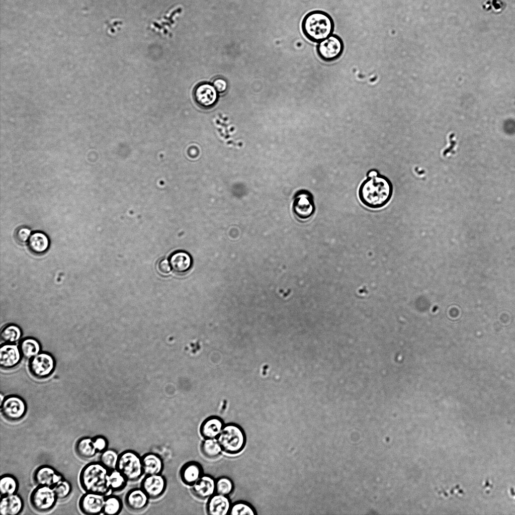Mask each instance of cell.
Listing matches in <instances>:
<instances>
[{"instance_id":"obj_1","label":"cell","mask_w":515,"mask_h":515,"mask_svg":"<svg viewBox=\"0 0 515 515\" xmlns=\"http://www.w3.org/2000/svg\"><path fill=\"white\" fill-rule=\"evenodd\" d=\"M393 192L391 181L379 173L374 177H367L362 182L359 188L358 196L361 202L366 207L379 209L388 203Z\"/></svg>"},{"instance_id":"obj_2","label":"cell","mask_w":515,"mask_h":515,"mask_svg":"<svg viewBox=\"0 0 515 515\" xmlns=\"http://www.w3.org/2000/svg\"><path fill=\"white\" fill-rule=\"evenodd\" d=\"M110 470L100 461L92 462L85 465L79 475V482L84 492L107 495L112 491L109 487Z\"/></svg>"},{"instance_id":"obj_3","label":"cell","mask_w":515,"mask_h":515,"mask_svg":"<svg viewBox=\"0 0 515 515\" xmlns=\"http://www.w3.org/2000/svg\"><path fill=\"white\" fill-rule=\"evenodd\" d=\"M334 24L327 13L315 10L308 13L302 22V32L310 41L319 43L332 34Z\"/></svg>"},{"instance_id":"obj_4","label":"cell","mask_w":515,"mask_h":515,"mask_svg":"<svg viewBox=\"0 0 515 515\" xmlns=\"http://www.w3.org/2000/svg\"><path fill=\"white\" fill-rule=\"evenodd\" d=\"M217 440L223 452L231 455L240 453L244 448L246 437L243 429L235 423L225 424Z\"/></svg>"},{"instance_id":"obj_5","label":"cell","mask_w":515,"mask_h":515,"mask_svg":"<svg viewBox=\"0 0 515 515\" xmlns=\"http://www.w3.org/2000/svg\"><path fill=\"white\" fill-rule=\"evenodd\" d=\"M116 469L120 471L128 481L138 480L144 475L141 456L131 450L119 454Z\"/></svg>"},{"instance_id":"obj_6","label":"cell","mask_w":515,"mask_h":515,"mask_svg":"<svg viewBox=\"0 0 515 515\" xmlns=\"http://www.w3.org/2000/svg\"><path fill=\"white\" fill-rule=\"evenodd\" d=\"M29 500L34 510L40 512H46L55 507L58 499L53 488L37 485L31 492Z\"/></svg>"},{"instance_id":"obj_7","label":"cell","mask_w":515,"mask_h":515,"mask_svg":"<svg viewBox=\"0 0 515 515\" xmlns=\"http://www.w3.org/2000/svg\"><path fill=\"white\" fill-rule=\"evenodd\" d=\"M0 406L2 415L6 419L10 421H17L22 419L27 411V406L25 400L21 397L15 395H11L5 397Z\"/></svg>"},{"instance_id":"obj_8","label":"cell","mask_w":515,"mask_h":515,"mask_svg":"<svg viewBox=\"0 0 515 515\" xmlns=\"http://www.w3.org/2000/svg\"><path fill=\"white\" fill-rule=\"evenodd\" d=\"M344 45L338 36L331 35L319 42L316 50L318 56L326 62L334 61L339 58L344 52Z\"/></svg>"},{"instance_id":"obj_9","label":"cell","mask_w":515,"mask_h":515,"mask_svg":"<svg viewBox=\"0 0 515 515\" xmlns=\"http://www.w3.org/2000/svg\"><path fill=\"white\" fill-rule=\"evenodd\" d=\"M295 217L299 220L306 221L314 213L315 207L313 197L308 191L300 192L295 196L293 205Z\"/></svg>"},{"instance_id":"obj_10","label":"cell","mask_w":515,"mask_h":515,"mask_svg":"<svg viewBox=\"0 0 515 515\" xmlns=\"http://www.w3.org/2000/svg\"><path fill=\"white\" fill-rule=\"evenodd\" d=\"M55 365V360L51 355L47 352H40L30 359L29 369L34 376L44 378L52 373Z\"/></svg>"},{"instance_id":"obj_11","label":"cell","mask_w":515,"mask_h":515,"mask_svg":"<svg viewBox=\"0 0 515 515\" xmlns=\"http://www.w3.org/2000/svg\"><path fill=\"white\" fill-rule=\"evenodd\" d=\"M105 495L85 492L78 501L80 511L87 515H98L103 513Z\"/></svg>"},{"instance_id":"obj_12","label":"cell","mask_w":515,"mask_h":515,"mask_svg":"<svg viewBox=\"0 0 515 515\" xmlns=\"http://www.w3.org/2000/svg\"><path fill=\"white\" fill-rule=\"evenodd\" d=\"M166 486V480L161 474L144 475L140 483V487L152 499L161 497L165 492Z\"/></svg>"},{"instance_id":"obj_13","label":"cell","mask_w":515,"mask_h":515,"mask_svg":"<svg viewBox=\"0 0 515 515\" xmlns=\"http://www.w3.org/2000/svg\"><path fill=\"white\" fill-rule=\"evenodd\" d=\"M63 478L60 472L48 465L39 466L35 469L33 475V480L37 485L47 486L52 488Z\"/></svg>"},{"instance_id":"obj_14","label":"cell","mask_w":515,"mask_h":515,"mask_svg":"<svg viewBox=\"0 0 515 515\" xmlns=\"http://www.w3.org/2000/svg\"><path fill=\"white\" fill-rule=\"evenodd\" d=\"M195 100L202 108L208 109L213 107L217 102L218 92L213 84L202 83L195 89Z\"/></svg>"},{"instance_id":"obj_15","label":"cell","mask_w":515,"mask_h":515,"mask_svg":"<svg viewBox=\"0 0 515 515\" xmlns=\"http://www.w3.org/2000/svg\"><path fill=\"white\" fill-rule=\"evenodd\" d=\"M149 497L140 487L129 490L125 496L127 507L132 511L138 512L144 509L148 505Z\"/></svg>"},{"instance_id":"obj_16","label":"cell","mask_w":515,"mask_h":515,"mask_svg":"<svg viewBox=\"0 0 515 515\" xmlns=\"http://www.w3.org/2000/svg\"><path fill=\"white\" fill-rule=\"evenodd\" d=\"M22 356L20 348L16 345L5 343L0 349V365L5 369L12 368L19 363Z\"/></svg>"},{"instance_id":"obj_17","label":"cell","mask_w":515,"mask_h":515,"mask_svg":"<svg viewBox=\"0 0 515 515\" xmlns=\"http://www.w3.org/2000/svg\"><path fill=\"white\" fill-rule=\"evenodd\" d=\"M231 504L229 496L215 493L208 498L206 510L210 515L229 514Z\"/></svg>"},{"instance_id":"obj_18","label":"cell","mask_w":515,"mask_h":515,"mask_svg":"<svg viewBox=\"0 0 515 515\" xmlns=\"http://www.w3.org/2000/svg\"><path fill=\"white\" fill-rule=\"evenodd\" d=\"M216 479L209 474H203L191 487L195 496L201 499L209 498L215 493Z\"/></svg>"},{"instance_id":"obj_19","label":"cell","mask_w":515,"mask_h":515,"mask_svg":"<svg viewBox=\"0 0 515 515\" xmlns=\"http://www.w3.org/2000/svg\"><path fill=\"white\" fill-rule=\"evenodd\" d=\"M24 501L18 493L2 496L0 513L2 515H18L24 508Z\"/></svg>"},{"instance_id":"obj_20","label":"cell","mask_w":515,"mask_h":515,"mask_svg":"<svg viewBox=\"0 0 515 515\" xmlns=\"http://www.w3.org/2000/svg\"><path fill=\"white\" fill-rule=\"evenodd\" d=\"M202 466L197 461H189L184 464L180 471L182 481L186 485L192 486L203 475Z\"/></svg>"},{"instance_id":"obj_21","label":"cell","mask_w":515,"mask_h":515,"mask_svg":"<svg viewBox=\"0 0 515 515\" xmlns=\"http://www.w3.org/2000/svg\"><path fill=\"white\" fill-rule=\"evenodd\" d=\"M225 424L219 416L212 415L206 418L201 423L200 433L204 439H217Z\"/></svg>"},{"instance_id":"obj_22","label":"cell","mask_w":515,"mask_h":515,"mask_svg":"<svg viewBox=\"0 0 515 515\" xmlns=\"http://www.w3.org/2000/svg\"><path fill=\"white\" fill-rule=\"evenodd\" d=\"M143 471L144 475L161 474L164 464L161 457L154 453H147L141 456Z\"/></svg>"},{"instance_id":"obj_23","label":"cell","mask_w":515,"mask_h":515,"mask_svg":"<svg viewBox=\"0 0 515 515\" xmlns=\"http://www.w3.org/2000/svg\"><path fill=\"white\" fill-rule=\"evenodd\" d=\"M169 262L173 270L178 274H183L188 272L192 265V260L190 254L183 250H178L172 253Z\"/></svg>"},{"instance_id":"obj_24","label":"cell","mask_w":515,"mask_h":515,"mask_svg":"<svg viewBox=\"0 0 515 515\" xmlns=\"http://www.w3.org/2000/svg\"><path fill=\"white\" fill-rule=\"evenodd\" d=\"M49 246V238L46 234L42 231L32 232L28 241L29 250L35 254H44L48 250Z\"/></svg>"},{"instance_id":"obj_25","label":"cell","mask_w":515,"mask_h":515,"mask_svg":"<svg viewBox=\"0 0 515 515\" xmlns=\"http://www.w3.org/2000/svg\"><path fill=\"white\" fill-rule=\"evenodd\" d=\"M74 448L77 455L85 459L92 458L98 453L92 438L89 437L78 439L75 443Z\"/></svg>"},{"instance_id":"obj_26","label":"cell","mask_w":515,"mask_h":515,"mask_svg":"<svg viewBox=\"0 0 515 515\" xmlns=\"http://www.w3.org/2000/svg\"><path fill=\"white\" fill-rule=\"evenodd\" d=\"M19 482L13 475L5 474L0 477L1 497L18 493Z\"/></svg>"},{"instance_id":"obj_27","label":"cell","mask_w":515,"mask_h":515,"mask_svg":"<svg viewBox=\"0 0 515 515\" xmlns=\"http://www.w3.org/2000/svg\"><path fill=\"white\" fill-rule=\"evenodd\" d=\"M20 350L23 357L31 359L41 352V345L36 339L26 337L23 339L20 344Z\"/></svg>"},{"instance_id":"obj_28","label":"cell","mask_w":515,"mask_h":515,"mask_svg":"<svg viewBox=\"0 0 515 515\" xmlns=\"http://www.w3.org/2000/svg\"><path fill=\"white\" fill-rule=\"evenodd\" d=\"M201 451L205 457L211 459L217 458L223 452L217 439H204Z\"/></svg>"},{"instance_id":"obj_29","label":"cell","mask_w":515,"mask_h":515,"mask_svg":"<svg viewBox=\"0 0 515 515\" xmlns=\"http://www.w3.org/2000/svg\"><path fill=\"white\" fill-rule=\"evenodd\" d=\"M123 508V502L117 495L112 493L106 495L103 514L117 515L119 514Z\"/></svg>"},{"instance_id":"obj_30","label":"cell","mask_w":515,"mask_h":515,"mask_svg":"<svg viewBox=\"0 0 515 515\" xmlns=\"http://www.w3.org/2000/svg\"><path fill=\"white\" fill-rule=\"evenodd\" d=\"M22 335V330L19 326L10 324L3 328L1 337L5 343L15 344L20 339Z\"/></svg>"},{"instance_id":"obj_31","label":"cell","mask_w":515,"mask_h":515,"mask_svg":"<svg viewBox=\"0 0 515 515\" xmlns=\"http://www.w3.org/2000/svg\"><path fill=\"white\" fill-rule=\"evenodd\" d=\"M128 482L126 478L116 469L110 471L109 484L112 492L121 491L126 487Z\"/></svg>"},{"instance_id":"obj_32","label":"cell","mask_w":515,"mask_h":515,"mask_svg":"<svg viewBox=\"0 0 515 515\" xmlns=\"http://www.w3.org/2000/svg\"><path fill=\"white\" fill-rule=\"evenodd\" d=\"M234 489L232 480L226 476H221L215 480V493L228 496L230 495Z\"/></svg>"},{"instance_id":"obj_33","label":"cell","mask_w":515,"mask_h":515,"mask_svg":"<svg viewBox=\"0 0 515 515\" xmlns=\"http://www.w3.org/2000/svg\"><path fill=\"white\" fill-rule=\"evenodd\" d=\"M119 454L117 451L112 449H107L101 453L100 457V461L110 471L116 469Z\"/></svg>"},{"instance_id":"obj_34","label":"cell","mask_w":515,"mask_h":515,"mask_svg":"<svg viewBox=\"0 0 515 515\" xmlns=\"http://www.w3.org/2000/svg\"><path fill=\"white\" fill-rule=\"evenodd\" d=\"M257 513L254 508L247 502L239 500L232 503L229 514L254 515Z\"/></svg>"},{"instance_id":"obj_35","label":"cell","mask_w":515,"mask_h":515,"mask_svg":"<svg viewBox=\"0 0 515 515\" xmlns=\"http://www.w3.org/2000/svg\"><path fill=\"white\" fill-rule=\"evenodd\" d=\"M58 499L63 500L68 497L72 490L70 482L64 477L53 487Z\"/></svg>"},{"instance_id":"obj_36","label":"cell","mask_w":515,"mask_h":515,"mask_svg":"<svg viewBox=\"0 0 515 515\" xmlns=\"http://www.w3.org/2000/svg\"><path fill=\"white\" fill-rule=\"evenodd\" d=\"M32 232L30 228L22 225L16 228L14 232V238L19 244L25 243L28 241Z\"/></svg>"},{"instance_id":"obj_37","label":"cell","mask_w":515,"mask_h":515,"mask_svg":"<svg viewBox=\"0 0 515 515\" xmlns=\"http://www.w3.org/2000/svg\"><path fill=\"white\" fill-rule=\"evenodd\" d=\"M92 439L94 447L98 453H101L108 448L109 442L105 437L97 436Z\"/></svg>"},{"instance_id":"obj_38","label":"cell","mask_w":515,"mask_h":515,"mask_svg":"<svg viewBox=\"0 0 515 515\" xmlns=\"http://www.w3.org/2000/svg\"><path fill=\"white\" fill-rule=\"evenodd\" d=\"M213 85L219 93H223L227 89V82L223 78L218 77L215 79L213 82Z\"/></svg>"},{"instance_id":"obj_39","label":"cell","mask_w":515,"mask_h":515,"mask_svg":"<svg viewBox=\"0 0 515 515\" xmlns=\"http://www.w3.org/2000/svg\"><path fill=\"white\" fill-rule=\"evenodd\" d=\"M158 270L162 274H167L171 270L169 262L166 259L160 260L157 264Z\"/></svg>"},{"instance_id":"obj_40","label":"cell","mask_w":515,"mask_h":515,"mask_svg":"<svg viewBox=\"0 0 515 515\" xmlns=\"http://www.w3.org/2000/svg\"><path fill=\"white\" fill-rule=\"evenodd\" d=\"M504 4L500 0H488L487 1L483 7L484 9L488 8L489 7L493 8L495 11L502 10L504 8Z\"/></svg>"},{"instance_id":"obj_41","label":"cell","mask_w":515,"mask_h":515,"mask_svg":"<svg viewBox=\"0 0 515 515\" xmlns=\"http://www.w3.org/2000/svg\"><path fill=\"white\" fill-rule=\"evenodd\" d=\"M379 174V171L376 169H370L367 173V177H372L378 175Z\"/></svg>"},{"instance_id":"obj_42","label":"cell","mask_w":515,"mask_h":515,"mask_svg":"<svg viewBox=\"0 0 515 515\" xmlns=\"http://www.w3.org/2000/svg\"><path fill=\"white\" fill-rule=\"evenodd\" d=\"M4 398H5L4 396H3V394L1 393V403H2L3 402V401L4 400Z\"/></svg>"}]
</instances>
